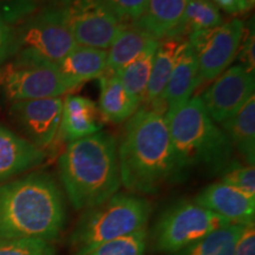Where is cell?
Instances as JSON below:
<instances>
[{"mask_svg":"<svg viewBox=\"0 0 255 255\" xmlns=\"http://www.w3.org/2000/svg\"><path fill=\"white\" fill-rule=\"evenodd\" d=\"M119 162L121 183L132 194H155L181 177L163 114L138 108L124 127Z\"/></svg>","mask_w":255,"mask_h":255,"instance_id":"cell-1","label":"cell"},{"mask_svg":"<svg viewBox=\"0 0 255 255\" xmlns=\"http://www.w3.org/2000/svg\"><path fill=\"white\" fill-rule=\"evenodd\" d=\"M66 219L56 180L32 173L0 186V239H40L52 242Z\"/></svg>","mask_w":255,"mask_h":255,"instance_id":"cell-2","label":"cell"},{"mask_svg":"<svg viewBox=\"0 0 255 255\" xmlns=\"http://www.w3.org/2000/svg\"><path fill=\"white\" fill-rule=\"evenodd\" d=\"M59 180L76 210L101 205L119 193V143L108 131L69 142L58 159Z\"/></svg>","mask_w":255,"mask_h":255,"instance_id":"cell-3","label":"cell"},{"mask_svg":"<svg viewBox=\"0 0 255 255\" xmlns=\"http://www.w3.org/2000/svg\"><path fill=\"white\" fill-rule=\"evenodd\" d=\"M164 116L181 176L191 168L222 171L232 162V143L207 114L199 96H194Z\"/></svg>","mask_w":255,"mask_h":255,"instance_id":"cell-4","label":"cell"},{"mask_svg":"<svg viewBox=\"0 0 255 255\" xmlns=\"http://www.w3.org/2000/svg\"><path fill=\"white\" fill-rule=\"evenodd\" d=\"M152 213L149 200L117 193L101 205L85 209L69 238L72 255H88L107 242L146 228Z\"/></svg>","mask_w":255,"mask_h":255,"instance_id":"cell-5","label":"cell"},{"mask_svg":"<svg viewBox=\"0 0 255 255\" xmlns=\"http://www.w3.org/2000/svg\"><path fill=\"white\" fill-rule=\"evenodd\" d=\"M227 225L231 222L195 201H177L155 222L150 233L151 251L174 254Z\"/></svg>","mask_w":255,"mask_h":255,"instance_id":"cell-6","label":"cell"},{"mask_svg":"<svg viewBox=\"0 0 255 255\" xmlns=\"http://www.w3.org/2000/svg\"><path fill=\"white\" fill-rule=\"evenodd\" d=\"M0 89L11 103L62 97L69 91L56 63L24 53L0 66Z\"/></svg>","mask_w":255,"mask_h":255,"instance_id":"cell-7","label":"cell"},{"mask_svg":"<svg viewBox=\"0 0 255 255\" xmlns=\"http://www.w3.org/2000/svg\"><path fill=\"white\" fill-rule=\"evenodd\" d=\"M17 53H24L58 64L77 46L55 2L38 8L14 25Z\"/></svg>","mask_w":255,"mask_h":255,"instance_id":"cell-8","label":"cell"},{"mask_svg":"<svg viewBox=\"0 0 255 255\" xmlns=\"http://www.w3.org/2000/svg\"><path fill=\"white\" fill-rule=\"evenodd\" d=\"M78 46L108 50L123 24L100 0H53Z\"/></svg>","mask_w":255,"mask_h":255,"instance_id":"cell-9","label":"cell"},{"mask_svg":"<svg viewBox=\"0 0 255 255\" xmlns=\"http://www.w3.org/2000/svg\"><path fill=\"white\" fill-rule=\"evenodd\" d=\"M244 32V21L234 18L187 38L196 53L201 83L214 81L229 68L238 55Z\"/></svg>","mask_w":255,"mask_h":255,"instance_id":"cell-10","label":"cell"},{"mask_svg":"<svg viewBox=\"0 0 255 255\" xmlns=\"http://www.w3.org/2000/svg\"><path fill=\"white\" fill-rule=\"evenodd\" d=\"M254 73L239 64L229 66L199 97L210 119L222 124L254 96Z\"/></svg>","mask_w":255,"mask_h":255,"instance_id":"cell-11","label":"cell"},{"mask_svg":"<svg viewBox=\"0 0 255 255\" xmlns=\"http://www.w3.org/2000/svg\"><path fill=\"white\" fill-rule=\"evenodd\" d=\"M63 98H41L12 103L9 117L24 138L43 150L59 135Z\"/></svg>","mask_w":255,"mask_h":255,"instance_id":"cell-12","label":"cell"},{"mask_svg":"<svg viewBox=\"0 0 255 255\" xmlns=\"http://www.w3.org/2000/svg\"><path fill=\"white\" fill-rule=\"evenodd\" d=\"M194 201L231 223L247 225L254 222L255 196L221 181L208 184Z\"/></svg>","mask_w":255,"mask_h":255,"instance_id":"cell-13","label":"cell"},{"mask_svg":"<svg viewBox=\"0 0 255 255\" xmlns=\"http://www.w3.org/2000/svg\"><path fill=\"white\" fill-rule=\"evenodd\" d=\"M201 84L199 63L195 51L188 40L183 44L171 71L159 103L152 109L169 114L193 97V92Z\"/></svg>","mask_w":255,"mask_h":255,"instance_id":"cell-14","label":"cell"},{"mask_svg":"<svg viewBox=\"0 0 255 255\" xmlns=\"http://www.w3.org/2000/svg\"><path fill=\"white\" fill-rule=\"evenodd\" d=\"M104 121L100 107L90 98L68 95L63 100L59 133L64 141H77L102 131Z\"/></svg>","mask_w":255,"mask_h":255,"instance_id":"cell-15","label":"cell"},{"mask_svg":"<svg viewBox=\"0 0 255 255\" xmlns=\"http://www.w3.org/2000/svg\"><path fill=\"white\" fill-rule=\"evenodd\" d=\"M45 159V152L0 124V182L37 167Z\"/></svg>","mask_w":255,"mask_h":255,"instance_id":"cell-16","label":"cell"},{"mask_svg":"<svg viewBox=\"0 0 255 255\" xmlns=\"http://www.w3.org/2000/svg\"><path fill=\"white\" fill-rule=\"evenodd\" d=\"M108 51L95 47L76 46L57 64L69 91L83 83L100 78L107 71Z\"/></svg>","mask_w":255,"mask_h":255,"instance_id":"cell-17","label":"cell"},{"mask_svg":"<svg viewBox=\"0 0 255 255\" xmlns=\"http://www.w3.org/2000/svg\"><path fill=\"white\" fill-rule=\"evenodd\" d=\"M190 0H146L144 13L136 21L154 39L170 38L182 20Z\"/></svg>","mask_w":255,"mask_h":255,"instance_id":"cell-18","label":"cell"},{"mask_svg":"<svg viewBox=\"0 0 255 255\" xmlns=\"http://www.w3.org/2000/svg\"><path fill=\"white\" fill-rule=\"evenodd\" d=\"M186 40L183 38H164L158 41L154 62H152L150 79L142 105L155 108L159 103L177 57L180 55V51Z\"/></svg>","mask_w":255,"mask_h":255,"instance_id":"cell-19","label":"cell"},{"mask_svg":"<svg viewBox=\"0 0 255 255\" xmlns=\"http://www.w3.org/2000/svg\"><path fill=\"white\" fill-rule=\"evenodd\" d=\"M100 110L105 121L114 124L127 122L141 107L139 102L127 90L117 75L104 73L100 77Z\"/></svg>","mask_w":255,"mask_h":255,"instance_id":"cell-20","label":"cell"},{"mask_svg":"<svg viewBox=\"0 0 255 255\" xmlns=\"http://www.w3.org/2000/svg\"><path fill=\"white\" fill-rule=\"evenodd\" d=\"M151 40H154V38L135 24L123 25L107 50L108 59L105 73L117 75L128 64L141 55Z\"/></svg>","mask_w":255,"mask_h":255,"instance_id":"cell-21","label":"cell"},{"mask_svg":"<svg viewBox=\"0 0 255 255\" xmlns=\"http://www.w3.org/2000/svg\"><path fill=\"white\" fill-rule=\"evenodd\" d=\"M221 129L231 141L233 149L248 165L255 162V97L252 96L246 104L232 119L223 122Z\"/></svg>","mask_w":255,"mask_h":255,"instance_id":"cell-22","label":"cell"},{"mask_svg":"<svg viewBox=\"0 0 255 255\" xmlns=\"http://www.w3.org/2000/svg\"><path fill=\"white\" fill-rule=\"evenodd\" d=\"M158 41L159 40L156 39L151 40L149 45L143 50L141 55L117 73L127 90L139 102L141 105L145 98L146 88H148L149 79H150L152 62H154Z\"/></svg>","mask_w":255,"mask_h":255,"instance_id":"cell-23","label":"cell"},{"mask_svg":"<svg viewBox=\"0 0 255 255\" xmlns=\"http://www.w3.org/2000/svg\"><path fill=\"white\" fill-rule=\"evenodd\" d=\"M222 23L223 18L220 9L210 0H190L182 20L170 38L187 39L191 33L216 27Z\"/></svg>","mask_w":255,"mask_h":255,"instance_id":"cell-24","label":"cell"},{"mask_svg":"<svg viewBox=\"0 0 255 255\" xmlns=\"http://www.w3.org/2000/svg\"><path fill=\"white\" fill-rule=\"evenodd\" d=\"M242 226L237 223L216 229L201 240L171 255H233L234 245Z\"/></svg>","mask_w":255,"mask_h":255,"instance_id":"cell-25","label":"cell"},{"mask_svg":"<svg viewBox=\"0 0 255 255\" xmlns=\"http://www.w3.org/2000/svg\"><path fill=\"white\" fill-rule=\"evenodd\" d=\"M148 239L149 234L145 228L128 237L107 242L88 255H145Z\"/></svg>","mask_w":255,"mask_h":255,"instance_id":"cell-26","label":"cell"},{"mask_svg":"<svg viewBox=\"0 0 255 255\" xmlns=\"http://www.w3.org/2000/svg\"><path fill=\"white\" fill-rule=\"evenodd\" d=\"M0 255H56V251L40 239H0Z\"/></svg>","mask_w":255,"mask_h":255,"instance_id":"cell-27","label":"cell"},{"mask_svg":"<svg viewBox=\"0 0 255 255\" xmlns=\"http://www.w3.org/2000/svg\"><path fill=\"white\" fill-rule=\"evenodd\" d=\"M221 182L255 196V168L239 162H229L221 171Z\"/></svg>","mask_w":255,"mask_h":255,"instance_id":"cell-28","label":"cell"},{"mask_svg":"<svg viewBox=\"0 0 255 255\" xmlns=\"http://www.w3.org/2000/svg\"><path fill=\"white\" fill-rule=\"evenodd\" d=\"M121 24H135L144 13L146 0H100Z\"/></svg>","mask_w":255,"mask_h":255,"instance_id":"cell-29","label":"cell"},{"mask_svg":"<svg viewBox=\"0 0 255 255\" xmlns=\"http://www.w3.org/2000/svg\"><path fill=\"white\" fill-rule=\"evenodd\" d=\"M36 9V0H0V17L11 25L19 24Z\"/></svg>","mask_w":255,"mask_h":255,"instance_id":"cell-30","label":"cell"},{"mask_svg":"<svg viewBox=\"0 0 255 255\" xmlns=\"http://www.w3.org/2000/svg\"><path fill=\"white\" fill-rule=\"evenodd\" d=\"M17 52V38L14 25L8 24L0 17V66Z\"/></svg>","mask_w":255,"mask_h":255,"instance_id":"cell-31","label":"cell"},{"mask_svg":"<svg viewBox=\"0 0 255 255\" xmlns=\"http://www.w3.org/2000/svg\"><path fill=\"white\" fill-rule=\"evenodd\" d=\"M254 24L252 23V26L246 28L245 27L244 37H242L240 47H239L238 56L240 60L241 66L247 69L250 72L254 73L255 70V55H254Z\"/></svg>","mask_w":255,"mask_h":255,"instance_id":"cell-32","label":"cell"},{"mask_svg":"<svg viewBox=\"0 0 255 255\" xmlns=\"http://www.w3.org/2000/svg\"><path fill=\"white\" fill-rule=\"evenodd\" d=\"M233 255H255L254 222L242 226L237 241H235Z\"/></svg>","mask_w":255,"mask_h":255,"instance_id":"cell-33","label":"cell"},{"mask_svg":"<svg viewBox=\"0 0 255 255\" xmlns=\"http://www.w3.org/2000/svg\"><path fill=\"white\" fill-rule=\"evenodd\" d=\"M219 9L229 14H241L250 11L252 5L248 0H210Z\"/></svg>","mask_w":255,"mask_h":255,"instance_id":"cell-34","label":"cell"},{"mask_svg":"<svg viewBox=\"0 0 255 255\" xmlns=\"http://www.w3.org/2000/svg\"><path fill=\"white\" fill-rule=\"evenodd\" d=\"M248 1H250L252 5H253V4H254V0H248Z\"/></svg>","mask_w":255,"mask_h":255,"instance_id":"cell-35","label":"cell"},{"mask_svg":"<svg viewBox=\"0 0 255 255\" xmlns=\"http://www.w3.org/2000/svg\"><path fill=\"white\" fill-rule=\"evenodd\" d=\"M36 1H47V0H36Z\"/></svg>","mask_w":255,"mask_h":255,"instance_id":"cell-36","label":"cell"}]
</instances>
